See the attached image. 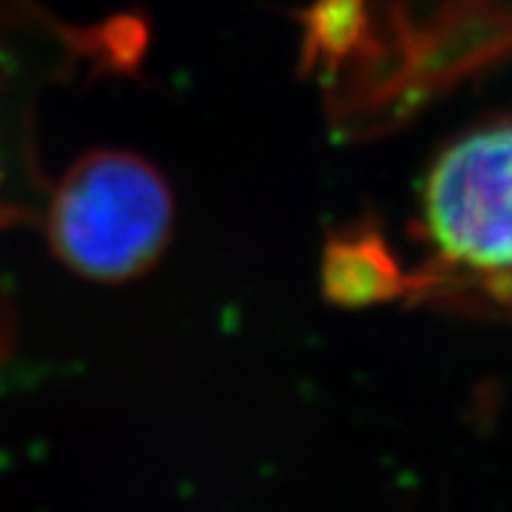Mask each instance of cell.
Returning <instances> with one entry per match:
<instances>
[{
  "label": "cell",
  "mask_w": 512,
  "mask_h": 512,
  "mask_svg": "<svg viewBox=\"0 0 512 512\" xmlns=\"http://www.w3.org/2000/svg\"><path fill=\"white\" fill-rule=\"evenodd\" d=\"M173 194L147 160L95 152L68 168L48 209L58 262L97 283H126L160 259L173 230Z\"/></svg>",
  "instance_id": "6da1fadb"
},
{
  "label": "cell",
  "mask_w": 512,
  "mask_h": 512,
  "mask_svg": "<svg viewBox=\"0 0 512 512\" xmlns=\"http://www.w3.org/2000/svg\"><path fill=\"white\" fill-rule=\"evenodd\" d=\"M421 223L439 280L512 306V121L476 128L434 160Z\"/></svg>",
  "instance_id": "7a4b0ae2"
}]
</instances>
